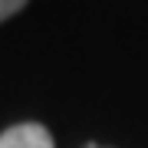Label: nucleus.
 <instances>
[{"instance_id": "nucleus-1", "label": "nucleus", "mask_w": 148, "mask_h": 148, "mask_svg": "<svg viewBox=\"0 0 148 148\" xmlns=\"http://www.w3.org/2000/svg\"><path fill=\"white\" fill-rule=\"evenodd\" d=\"M0 148H56V145L46 125L20 122V125H10L7 132H0Z\"/></svg>"}, {"instance_id": "nucleus-2", "label": "nucleus", "mask_w": 148, "mask_h": 148, "mask_svg": "<svg viewBox=\"0 0 148 148\" xmlns=\"http://www.w3.org/2000/svg\"><path fill=\"white\" fill-rule=\"evenodd\" d=\"M27 3H30V0H0V23H7L10 16H16Z\"/></svg>"}, {"instance_id": "nucleus-3", "label": "nucleus", "mask_w": 148, "mask_h": 148, "mask_svg": "<svg viewBox=\"0 0 148 148\" xmlns=\"http://www.w3.org/2000/svg\"><path fill=\"white\" fill-rule=\"evenodd\" d=\"M86 148H102V145H86Z\"/></svg>"}]
</instances>
